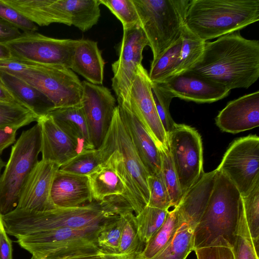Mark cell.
<instances>
[{
  "instance_id": "cell-45",
  "label": "cell",
  "mask_w": 259,
  "mask_h": 259,
  "mask_svg": "<svg viewBox=\"0 0 259 259\" xmlns=\"http://www.w3.org/2000/svg\"><path fill=\"white\" fill-rule=\"evenodd\" d=\"M197 259H234L232 247L219 245L195 248Z\"/></svg>"
},
{
  "instance_id": "cell-51",
  "label": "cell",
  "mask_w": 259,
  "mask_h": 259,
  "mask_svg": "<svg viewBox=\"0 0 259 259\" xmlns=\"http://www.w3.org/2000/svg\"><path fill=\"white\" fill-rule=\"evenodd\" d=\"M13 59L11 52L4 43H0V61Z\"/></svg>"
},
{
  "instance_id": "cell-44",
  "label": "cell",
  "mask_w": 259,
  "mask_h": 259,
  "mask_svg": "<svg viewBox=\"0 0 259 259\" xmlns=\"http://www.w3.org/2000/svg\"><path fill=\"white\" fill-rule=\"evenodd\" d=\"M232 248L234 259H259L252 242L241 236H236Z\"/></svg>"
},
{
  "instance_id": "cell-20",
  "label": "cell",
  "mask_w": 259,
  "mask_h": 259,
  "mask_svg": "<svg viewBox=\"0 0 259 259\" xmlns=\"http://www.w3.org/2000/svg\"><path fill=\"white\" fill-rule=\"evenodd\" d=\"M37 123L41 131V159L61 166L82 151L76 141L63 131L48 114Z\"/></svg>"
},
{
  "instance_id": "cell-49",
  "label": "cell",
  "mask_w": 259,
  "mask_h": 259,
  "mask_svg": "<svg viewBox=\"0 0 259 259\" xmlns=\"http://www.w3.org/2000/svg\"><path fill=\"white\" fill-rule=\"evenodd\" d=\"M21 34L19 29L0 18V43H5Z\"/></svg>"
},
{
  "instance_id": "cell-31",
  "label": "cell",
  "mask_w": 259,
  "mask_h": 259,
  "mask_svg": "<svg viewBox=\"0 0 259 259\" xmlns=\"http://www.w3.org/2000/svg\"><path fill=\"white\" fill-rule=\"evenodd\" d=\"M181 36V52L171 76L188 71L201 57L205 46V41L193 33L185 25Z\"/></svg>"
},
{
  "instance_id": "cell-25",
  "label": "cell",
  "mask_w": 259,
  "mask_h": 259,
  "mask_svg": "<svg viewBox=\"0 0 259 259\" xmlns=\"http://www.w3.org/2000/svg\"><path fill=\"white\" fill-rule=\"evenodd\" d=\"M105 61L97 41L80 39L72 58L70 69L83 76L87 81L102 85Z\"/></svg>"
},
{
  "instance_id": "cell-16",
  "label": "cell",
  "mask_w": 259,
  "mask_h": 259,
  "mask_svg": "<svg viewBox=\"0 0 259 259\" xmlns=\"http://www.w3.org/2000/svg\"><path fill=\"white\" fill-rule=\"evenodd\" d=\"M59 168L55 162L38 160L26 179L16 208L34 211L56 208L50 193L53 179Z\"/></svg>"
},
{
  "instance_id": "cell-56",
  "label": "cell",
  "mask_w": 259,
  "mask_h": 259,
  "mask_svg": "<svg viewBox=\"0 0 259 259\" xmlns=\"http://www.w3.org/2000/svg\"><path fill=\"white\" fill-rule=\"evenodd\" d=\"M30 259H38L35 257H34V256H32L31 258Z\"/></svg>"
},
{
  "instance_id": "cell-24",
  "label": "cell",
  "mask_w": 259,
  "mask_h": 259,
  "mask_svg": "<svg viewBox=\"0 0 259 259\" xmlns=\"http://www.w3.org/2000/svg\"><path fill=\"white\" fill-rule=\"evenodd\" d=\"M36 25L61 23L71 26L69 16L58 0H3Z\"/></svg>"
},
{
  "instance_id": "cell-34",
  "label": "cell",
  "mask_w": 259,
  "mask_h": 259,
  "mask_svg": "<svg viewBox=\"0 0 259 259\" xmlns=\"http://www.w3.org/2000/svg\"><path fill=\"white\" fill-rule=\"evenodd\" d=\"M125 218L121 214L112 217L104 224L97 239L101 252L119 253V242Z\"/></svg>"
},
{
  "instance_id": "cell-21",
  "label": "cell",
  "mask_w": 259,
  "mask_h": 259,
  "mask_svg": "<svg viewBox=\"0 0 259 259\" xmlns=\"http://www.w3.org/2000/svg\"><path fill=\"white\" fill-rule=\"evenodd\" d=\"M50 195L56 207H77L93 200L87 176L69 173L59 169L53 179Z\"/></svg>"
},
{
  "instance_id": "cell-17",
  "label": "cell",
  "mask_w": 259,
  "mask_h": 259,
  "mask_svg": "<svg viewBox=\"0 0 259 259\" xmlns=\"http://www.w3.org/2000/svg\"><path fill=\"white\" fill-rule=\"evenodd\" d=\"M173 96L198 103H210L227 97L225 87L190 71L172 76L160 84Z\"/></svg>"
},
{
  "instance_id": "cell-26",
  "label": "cell",
  "mask_w": 259,
  "mask_h": 259,
  "mask_svg": "<svg viewBox=\"0 0 259 259\" xmlns=\"http://www.w3.org/2000/svg\"><path fill=\"white\" fill-rule=\"evenodd\" d=\"M48 115L63 131L76 141L82 151L94 149L80 105L56 108Z\"/></svg>"
},
{
  "instance_id": "cell-9",
  "label": "cell",
  "mask_w": 259,
  "mask_h": 259,
  "mask_svg": "<svg viewBox=\"0 0 259 259\" xmlns=\"http://www.w3.org/2000/svg\"><path fill=\"white\" fill-rule=\"evenodd\" d=\"M7 72L45 95L53 103L55 109L80 105L82 82L69 68L29 63L15 59L13 70Z\"/></svg>"
},
{
  "instance_id": "cell-46",
  "label": "cell",
  "mask_w": 259,
  "mask_h": 259,
  "mask_svg": "<svg viewBox=\"0 0 259 259\" xmlns=\"http://www.w3.org/2000/svg\"><path fill=\"white\" fill-rule=\"evenodd\" d=\"M101 202L116 215H121L133 209L126 198L122 195H112L105 197Z\"/></svg>"
},
{
  "instance_id": "cell-6",
  "label": "cell",
  "mask_w": 259,
  "mask_h": 259,
  "mask_svg": "<svg viewBox=\"0 0 259 259\" xmlns=\"http://www.w3.org/2000/svg\"><path fill=\"white\" fill-rule=\"evenodd\" d=\"M191 0H133L139 19L156 60L181 36Z\"/></svg>"
},
{
  "instance_id": "cell-36",
  "label": "cell",
  "mask_w": 259,
  "mask_h": 259,
  "mask_svg": "<svg viewBox=\"0 0 259 259\" xmlns=\"http://www.w3.org/2000/svg\"><path fill=\"white\" fill-rule=\"evenodd\" d=\"M37 120L33 113L19 103L0 101V127L19 129Z\"/></svg>"
},
{
  "instance_id": "cell-22",
  "label": "cell",
  "mask_w": 259,
  "mask_h": 259,
  "mask_svg": "<svg viewBox=\"0 0 259 259\" xmlns=\"http://www.w3.org/2000/svg\"><path fill=\"white\" fill-rule=\"evenodd\" d=\"M217 172V169L203 172L196 183L186 192L177 206L184 223L194 230L206 207Z\"/></svg>"
},
{
  "instance_id": "cell-4",
  "label": "cell",
  "mask_w": 259,
  "mask_h": 259,
  "mask_svg": "<svg viewBox=\"0 0 259 259\" xmlns=\"http://www.w3.org/2000/svg\"><path fill=\"white\" fill-rule=\"evenodd\" d=\"M259 20V0H191L184 25L204 41L240 31Z\"/></svg>"
},
{
  "instance_id": "cell-8",
  "label": "cell",
  "mask_w": 259,
  "mask_h": 259,
  "mask_svg": "<svg viewBox=\"0 0 259 259\" xmlns=\"http://www.w3.org/2000/svg\"><path fill=\"white\" fill-rule=\"evenodd\" d=\"M41 131L37 123L23 131L11 148L10 157L0 176V212L5 215L17 206L22 189L38 161Z\"/></svg>"
},
{
  "instance_id": "cell-54",
  "label": "cell",
  "mask_w": 259,
  "mask_h": 259,
  "mask_svg": "<svg viewBox=\"0 0 259 259\" xmlns=\"http://www.w3.org/2000/svg\"><path fill=\"white\" fill-rule=\"evenodd\" d=\"M6 165V163L3 160V159L0 157V176L2 174V169L5 167Z\"/></svg>"
},
{
  "instance_id": "cell-11",
  "label": "cell",
  "mask_w": 259,
  "mask_h": 259,
  "mask_svg": "<svg viewBox=\"0 0 259 259\" xmlns=\"http://www.w3.org/2000/svg\"><path fill=\"white\" fill-rule=\"evenodd\" d=\"M168 148L183 194L203 173L201 138L197 130L176 123L167 135Z\"/></svg>"
},
{
  "instance_id": "cell-35",
  "label": "cell",
  "mask_w": 259,
  "mask_h": 259,
  "mask_svg": "<svg viewBox=\"0 0 259 259\" xmlns=\"http://www.w3.org/2000/svg\"><path fill=\"white\" fill-rule=\"evenodd\" d=\"M169 210H164L147 205L135 215V222L139 234L146 244L164 223Z\"/></svg>"
},
{
  "instance_id": "cell-55",
  "label": "cell",
  "mask_w": 259,
  "mask_h": 259,
  "mask_svg": "<svg viewBox=\"0 0 259 259\" xmlns=\"http://www.w3.org/2000/svg\"><path fill=\"white\" fill-rule=\"evenodd\" d=\"M3 220L2 219V214L0 212V222Z\"/></svg>"
},
{
  "instance_id": "cell-47",
  "label": "cell",
  "mask_w": 259,
  "mask_h": 259,
  "mask_svg": "<svg viewBox=\"0 0 259 259\" xmlns=\"http://www.w3.org/2000/svg\"><path fill=\"white\" fill-rule=\"evenodd\" d=\"M12 250V242L2 220L0 222V259H13Z\"/></svg>"
},
{
  "instance_id": "cell-41",
  "label": "cell",
  "mask_w": 259,
  "mask_h": 259,
  "mask_svg": "<svg viewBox=\"0 0 259 259\" xmlns=\"http://www.w3.org/2000/svg\"><path fill=\"white\" fill-rule=\"evenodd\" d=\"M152 90L156 110L167 136L176 123L169 111L170 104L174 97L160 84L152 83Z\"/></svg>"
},
{
  "instance_id": "cell-33",
  "label": "cell",
  "mask_w": 259,
  "mask_h": 259,
  "mask_svg": "<svg viewBox=\"0 0 259 259\" xmlns=\"http://www.w3.org/2000/svg\"><path fill=\"white\" fill-rule=\"evenodd\" d=\"M181 47L182 38L180 36L156 60L152 61L148 73L152 83L161 84L171 76L180 54Z\"/></svg>"
},
{
  "instance_id": "cell-7",
  "label": "cell",
  "mask_w": 259,
  "mask_h": 259,
  "mask_svg": "<svg viewBox=\"0 0 259 259\" xmlns=\"http://www.w3.org/2000/svg\"><path fill=\"white\" fill-rule=\"evenodd\" d=\"M103 225L46 230L20 237L17 241L22 248L38 259H67L97 254L101 252L97 239Z\"/></svg>"
},
{
  "instance_id": "cell-43",
  "label": "cell",
  "mask_w": 259,
  "mask_h": 259,
  "mask_svg": "<svg viewBox=\"0 0 259 259\" xmlns=\"http://www.w3.org/2000/svg\"><path fill=\"white\" fill-rule=\"evenodd\" d=\"M0 18L21 30L23 33L36 32L37 26L15 9L0 0Z\"/></svg>"
},
{
  "instance_id": "cell-3",
  "label": "cell",
  "mask_w": 259,
  "mask_h": 259,
  "mask_svg": "<svg viewBox=\"0 0 259 259\" xmlns=\"http://www.w3.org/2000/svg\"><path fill=\"white\" fill-rule=\"evenodd\" d=\"M242 208L239 191L218 171L206 207L194 230V249L219 245L232 247Z\"/></svg>"
},
{
  "instance_id": "cell-12",
  "label": "cell",
  "mask_w": 259,
  "mask_h": 259,
  "mask_svg": "<svg viewBox=\"0 0 259 259\" xmlns=\"http://www.w3.org/2000/svg\"><path fill=\"white\" fill-rule=\"evenodd\" d=\"M246 195L259 180V138L249 135L234 141L216 168Z\"/></svg>"
},
{
  "instance_id": "cell-1",
  "label": "cell",
  "mask_w": 259,
  "mask_h": 259,
  "mask_svg": "<svg viewBox=\"0 0 259 259\" xmlns=\"http://www.w3.org/2000/svg\"><path fill=\"white\" fill-rule=\"evenodd\" d=\"M228 90L248 89L259 77V41L240 31L205 41L203 53L188 70Z\"/></svg>"
},
{
  "instance_id": "cell-39",
  "label": "cell",
  "mask_w": 259,
  "mask_h": 259,
  "mask_svg": "<svg viewBox=\"0 0 259 259\" xmlns=\"http://www.w3.org/2000/svg\"><path fill=\"white\" fill-rule=\"evenodd\" d=\"M102 162L97 149L87 150L60 166L59 170L73 174L88 176Z\"/></svg>"
},
{
  "instance_id": "cell-5",
  "label": "cell",
  "mask_w": 259,
  "mask_h": 259,
  "mask_svg": "<svg viewBox=\"0 0 259 259\" xmlns=\"http://www.w3.org/2000/svg\"><path fill=\"white\" fill-rule=\"evenodd\" d=\"M100 201L72 208L56 207L45 211L15 208L2 215L7 234L18 238L30 234L60 228L82 229L103 225L115 215Z\"/></svg>"
},
{
  "instance_id": "cell-18",
  "label": "cell",
  "mask_w": 259,
  "mask_h": 259,
  "mask_svg": "<svg viewBox=\"0 0 259 259\" xmlns=\"http://www.w3.org/2000/svg\"><path fill=\"white\" fill-rule=\"evenodd\" d=\"M121 119L150 176L161 172V156L157 144L132 112L128 101L117 99Z\"/></svg>"
},
{
  "instance_id": "cell-32",
  "label": "cell",
  "mask_w": 259,
  "mask_h": 259,
  "mask_svg": "<svg viewBox=\"0 0 259 259\" xmlns=\"http://www.w3.org/2000/svg\"><path fill=\"white\" fill-rule=\"evenodd\" d=\"M194 249V229L184 223L170 242L151 259H186Z\"/></svg>"
},
{
  "instance_id": "cell-37",
  "label": "cell",
  "mask_w": 259,
  "mask_h": 259,
  "mask_svg": "<svg viewBox=\"0 0 259 259\" xmlns=\"http://www.w3.org/2000/svg\"><path fill=\"white\" fill-rule=\"evenodd\" d=\"M123 214L125 218V222L120 236L119 253L141 255L146 244L139 234L135 222V214L133 211Z\"/></svg>"
},
{
  "instance_id": "cell-29",
  "label": "cell",
  "mask_w": 259,
  "mask_h": 259,
  "mask_svg": "<svg viewBox=\"0 0 259 259\" xmlns=\"http://www.w3.org/2000/svg\"><path fill=\"white\" fill-rule=\"evenodd\" d=\"M69 16L71 25L82 32L97 24L101 16L99 0H58Z\"/></svg>"
},
{
  "instance_id": "cell-2",
  "label": "cell",
  "mask_w": 259,
  "mask_h": 259,
  "mask_svg": "<svg viewBox=\"0 0 259 259\" xmlns=\"http://www.w3.org/2000/svg\"><path fill=\"white\" fill-rule=\"evenodd\" d=\"M97 150L102 162L107 160L122 180L125 189L122 195L132 206L135 214H139L148 205L150 176L121 119L117 105L108 132Z\"/></svg>"
},
{
  "instance_id": "cell-50",
  "label": "cell",
  "mask_w": 259,
  "mask_h": 259,
  "mask_svg": "<svg viewBox=\"0 0 259 259\" xmlns=\"http://www.w3.org/2000/svg\"><path fill=\"white\" fill-rule=\"evenodd\" d=\"M102 259H141L140 254H122V253H105L101 252Z\"/></svg>"
},
{
  "instance_id": "cell-48",
  "label": "cell",
  "mask_w": 259,
  "mask_h": 259,
  "mask_svg": "<svg viewBox=\"0 0 259 259\" xmlns=\"http://www.w3.org/2000/svg\"><path fill=\"white\" fill-rule=\"evenodd\" d=\"M18 130L11 126L0 127V155L5 149L16 142Z\"/></svg>"
},
{
  "instance_id": "cell-53",
  "label": "cell",
  "mask_w": 259,
  "mask_h": 259,
  "mask_svg": "<svg viewBox=\"0 0 259 259\" xmlns=\"http://www.w3.org/2000/svg\"><path fill=\"white\" fill-rule=\"evenodd\" d=\"M67 259H102L101 252L97 254H87L80 256H76Z\"/></svg>"
},
{
  "instance_id": "cell-23",
  "label": "cell",
  "mask_w": 259,
  "mask_h": 259,
  "mask_svg": "<svg viewBox=\"0 0 259 259\" xmlns=\"http://www.w3.org/2000/svg\"><path fill=\"white\" fill-rule=\"evenodd\" d=\"M0 82L18 103L29 110L37 119L55 109L51 100L39 90L2 70Z\"/></svg>"
},
{
  "instance_id": "cell-30",
  "label": "cell",
  "mask_w": 259,
  "mask_h": 259,
  "mask_svg": "<svg viewBox=\"0 0 259 259\" xmlns=\"http://www.w3.org/2000/svg\"><path fill=\"white\" fill-rule=\"evenodd\" d=\"M184 223L177 207L169 210L161 226L146 244L140 255L141 259H151L160 252L172 240Z\"/></svg>"
},
{
  "instance_id": "cell-13",
  "label": "cell",
  "mask_w": 259,
  "mask_h": 259,
  "mask_svg": "<svg viewBox=\"0 0 259 259\" xmlns=\"http://www.w3.org/2000/svg\"><path fill=\"white\" fill-rule=\"evenodd\" d=\"M148 41L139 24L123 31L118 59L112 64V87L117 99L128 101L130 90Z\"/></svg>"
},
{
  "instance_id": "cell-15",
  "label": "cell",
  "mask_w": 259,
  "mask_h": 259,
  "mask_svg": "<svg viewBox=\"0 0 259 259\" xmlns=\"http://www.w3.org/2000/svg\"><path fill=\"white\" fill-rule=\"evenodd\" d=\"M148 73L139 66L128 97L130 108L154 140L159 149L168 147L166 134L158 116Z\"/></svg>"
},
{
  "instance_id": "cell-10",
  "label": "cell",
  "mask_w": 259,
  "mask_h": 259,
  "mask_svg": "<svg viewBox=\"0 0 259 259\" xmlns=\"http://www.w3.org/2000/svg\"><path fill=\"white\" fill-rule=\"evenodd\" d=\"M79 39H58L36 32L22 33L5 44L13 59L29 63L61 66L70 69Z\"/></svg>"
},
{
  "instance_id": "cell-28",
  "label": "cell",
  "mask_w": 259,
  "mask_h": 259,
  "mask_svg": "<svg viewBox=\"0 0 259 259\" xmlns=\"http://www.w3.org/2000/svg\"><path fill=\"white\" fill-rule=\"evenodd\" d=\"M93 200L101 201L112 195H123L125 187L111 164L105 160L88 176Z\"/></svg>"
},
{
  "instance_id": "cell-14",
  "label": "cell",
  "mask_w": 259,
  "mask_h": 259,
  "mask_svg": "<svg viewBox=\"0 0 259 259\" xmlns=\"http://www.w3.org/2000/svg\"><path fill=\"white\" fill-rule=\"evenodd\" d=\"M80 105L88 126L91 144L97 149L101 145L117 107L110 91L102 85L83 81Z\"/></svg>"
},
{
  "instance_id": "cell-27",
  "label": "cell",
  "mask_w": 259,
  "mask_h": 259,
  "mask_svg": "<svg viewBox=\"0 0 259 259\" xmlns=\"http://www.w3.org/2000/svg\"><path fill=\"white\" fill-rule=\"evenodd\" d=\"M242 208L240 214L237 235L251 241L255 248L259 246V180L251 190L242 196Z\"/></svg>"
},
{
  "instance_id": "cell-52",
  "label": "cell",
  "mask_w": 259,
  "mask_h": 259,
  "mask_svg": "<svg viewBox=\"0 0 259 259\" xmlns=\"http://www.w3.org/2000/svg\"><path fill=\"white\" fill-rule=\"evenodd\" d=\"M0 101L7 102H16L15 100L0 82Z\"/></svg>"
},
{
  "instance_id": "cell-38",
  "label": "cell",
  "mask_w": 259,
  "mask_h": 259,
  "mask_svg": "<svg viewBox=\"0 0 259 259\" xmlns=\"http://www.w3.org/2000/svg\"><path fill=\"white\" fill-rule=\"evenodd\" d=\"M161 156V175L171 200V207H176L183 194L168 147L159 148Z\"/></svg>"
},
{
  "instance_id": "cell-19",
  "label": "cell",
  "mask_w": 259,
  "mask_h": 259,
  "mask_svg": "<svg viewBox=\"0 0 259 259\" xmlns=\"http://www.w3.org/2000/svg\"><path fill=\"white\" fill-rule=\"evenodd\" d=\"M217 126L225 132L237 134L259 126V91L229 102L215 118Z\"/></svg>"
},
{
  "instance_id": "cell-42",
  "label": "cell",
  "mask_w": 259,
  "mask_h": 259,
  "mask_svg": "<svg viewBox=\"0 0 259 259\" xmlns=\"http://www.w3.org/2000/svg\"><path fill=\"white\" fill-rule=\"evenodd\" d=\"M149 199L148 206L164 210L171 207V200L161 172L149 176L148 179Z\"/></svg>"
},
{
  "instance_id": "cell-40",
  "label": "cell",
  "mask_w": 259,
  "mask_h": 259,
  "mask_svg": "<svg viewBox=\"0 0 259 259\" xmlns=\"http://www.w3.org/2000/svg\"><path fill=\"white\" fill-rule=\"evenodd\" d=\"M121 22L123 30L132 29L139 24V16L133 0H99Z\"/></svg>"
}]
</instances>
